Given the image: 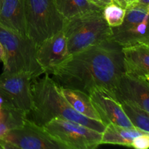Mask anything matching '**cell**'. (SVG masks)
Returning a JSON list of instances; mask_svg holds the SVG:
<instances>
[{
  "label": "cell",
  "mask_w": 149,
  "mask_h": 149,
  "mask_svg": "<svg viewBox=\"0 0 149 149\" xmlns=\"http://www.w3.org/2000/svg\"><path fill=\"white\" fill-rule=\"evenodd\" d=\"M132 147L137 149H148L149 147V133L141 134L134 138Z\"/></svg>",
  "instance_id": "44dd1931"
},
{
  "label": "cell",
  "mask_w": 149,
  "mask_h": 149,
  "mask_svg": "<svg viewBox=\"0 0 149 149\" xmlns=\"http://www.w3.org/2000/svg\"><path fill=\"white\" fill-rule=\"evenodd\" d=\"M1 0H0V7H1Z\"/></svg>",
  "instance_id": "4316f807"
},
{
  "label": "cell",
  "mask_w": 149,
  "mask_h": 149,
  "mask_svg": "<svg viewBox=\"0 0 149 149\" xmlns=\"http://www.w3.org/2000/svg\"><path fill=\"white\" fill-rule=\"evenodd\" d=\"M0 62L3 63V65L6 63V54L4 47L0 42Z\"/></svg>",
  "instance_id": "603a6c76"
},
{
  "label": "cell",
  "mask_w": 149,
  "mask_h": 149,
  "mask_svg": "<svg viewBox=\"0 0 149 149\" xmlns=\"http://www.w3.org/2000/svg\"><path fill=\"white\" fill-rule=\"evenodd\" d=\"M124 112L134 127L149 133V112L131 102H121Z\"/></svg>",
  "instance_id": "d6986e66"
},
{
  "label": "cell",
  "mask_w": 149,
  "mask_h": 149,
  "mask_svg": "<svg viewBox=\"0 0 149 149\" xmlns=\"http://www.w3.org/2000/svg\"><path fill=\"white\" fill-rule=\"evenodd\" d=\"M119 103L131 102L149 112V81L123 73L115 82L111 92Z\"/></svg>",
  "instance_id": "30bf717a"
},
{
  "label": "cell",
  "mask_w": 149,
  "mask_h": 149,
  "mask_svg": "<svg viewBox=\"0 0 149 149\" xmlns=\"http://www.w3.org/2000/svg\"><path fill=\"white\" fill-rule=\"evenodd\" d=\"M69 55L66 39L63 30L44 40L36 48V61L45 74H50L54 68Z\"/></svg>",
  "instance_id": "8fae6325"
},
{
  "label": "cell",
  "mask_w": 149,
  "mask_h": 149,
  "mask_svg": "<svg viewBox=\"0 0 149 149\" xmlns=\"http://www.w3.org/2000/svg\"><path fill=\"white\" fill-rule=\"evenodd\" d=\"M144 132L135 127H125L109 124L106 125L104 131L102 132L101 144L132 147L134 138Z\"/></svg>",
  "instance_id": "2e32d148"
},
{
  "label": "cell",
  "mask_w": 149,
  "mask_h": 149,
  "mask_svg": "<svg viewBox=\"0 0 149 149\" xmlns=\"http://www.w3.org/2000/svg\"><path fill=\"white\" fill-rule=\"evenodd\" d=\"M122 49L113 39L90 47L70 55L50 74L60 87L87 95L102 89L111 95L116 79L125 73Z\"/></svg>",
  "instance_id": "6da1fadb"
},
{
  "label": "cell",
  "mask_w": 149,
  "mask_h": 149,
  "mask_svg": "<svg viewBox=\"0 0 149 149\" xmlns=\"http://www.w3.org/2000/svg\"><path fill=\"white\" fill-rule=\"evenodd\" d=\"M0 42L6 54L4 71L27 72L38 78L45 74L37 63L36 46L28 36H23L0 24Z\"/></svg>",
  "instance_id": "277c9868"
},
{
  "label": "cell",
  "mask_w": 149,
  "mask_h": 149,
  "mask_svg": "<svg viewBox=\"0 0 149 149\" xmlns=\"http://www.w3.org/2000/svg\"><path fill=\"white\" fill-rule=\"evenodd\" d=\"M125 72L149 81V45L122 47Z\"/></svg>",
  "instance_id": "4fadbf2b"
},
{
  "label": "cell",
  "mask_w": 149,
  "mask_h": 149,
  "mask_svg": "<svg viewBox=\"0 0 149 149\" xmlns=\"http://www.w3.org/2000/svg\"><path fill=\"white\" fill-rule=\"evenodd\" d=\"M89 96L100 120L106 126L113 124L125 127H134L120 103L107 91L102 89H93Z\"/></svg>",
  "instance_id": "7c38bea8"
},
{
  "label": "cell",
  "mask_w": 149,
  "mask_h": 149,
  "mask_svg": "<svg viewBox=\"0 0 149 149\" xmlns=\"http://www.w3.org/2000/svg\"><path fill=\"white\" fill-rule=\"evenodd\" d=\"M3 149H67L54 139L43 127L36 125L27 119L23 124L11 130L0 140Z\"/></svg>",
  "instance_id": "ba28073f"
},
{
  "label": "cell",
  "mask_w": 149,
  "mask_h": 149,
  "mask_svg": "<svg viewBox=\"0 0 149 149\" xmlns=\"http://www.w3.org/2000/svg\"><path fill=\"white\" fill-rule=\"evenodd\" d=\"M124 3H125V8H126L127 6L131 5V4H133L135 3H137V0H123Z\"/></svg>",
  "instance_id": "cb8c5ba5"
},
{
  "label": "cell",
  "mask_w": 149,
  "mask_h": 149,
  "mask_svg": "<svg viewBox=\"0 0 149 149\" xmlns=\"http://www.w3.org/2000/svg\"><path fill=\"white\" fill-rule=\"evenodd\" d=\"M90 1L93 4H95L96 6H97L99 7H101V8H103V7H105L106 5L112 2V0H90Z\"/></svg>",
  "instance_id": "7402d4cb"
},
{
  "label": "cell",
  "mask_w": 149,
  "mask_h": 149,
  "mask_svg": "<svg viewBox=\"0 0 149 149\" xmlns=\"http://www.w3.org/2000/svg\"><path fill=\"white\" fill-rule=\"evenodd\" d=\"M112 1L114 3H116V4H119V6H121V7H122L123 8L125 9V3H124L123 0H112Z\"/></svg>",
  "instance_id": "484cf974"
},
{
  "label": "cell",
  "mask_w": 149,
  "mask_h": 149,
  "mask_svg": "<svg viewBox=\"0 0 149 149\" xmlns=\"http://www.w3.org/2000/svg\"><path fill=\"white\" fill-rule=\"evenodd\" d=\"M43 128L67 149H93L101 144V132L62 118L52 119Z\"/></svg>",
  "instance_id": "8992f818"
},
{
  "label": "cell",
  "mask_w": 149,
  "mask_h": 149,
  "mask_svg": "<svg viewBox=\"0 0 149 149\" xmlns=\"http://www.w3.org/2000/svg\"><path fill=\"white\" fill-rule=\"evenodd\" d=\"M0 24L26 36L25 0H1Z\"/></svg>",
  "instance_id": "5bb4252c"
},
{
  "label": "cell",
  "mask_w": 149,
  "mask_h": 149,
  "mask_svg": "<svg viewBox=\"0 0 149 149\" xmlns=\"http://www.w3.org/2000/svg\"><path fill=\"white\" fill-rule=\"evenodd\" d=\"M31 110L29 119L40 127L55 118H62L81 124L84 126L103 132L106 125L100 121L90 119L76 111L61 93L60 86L45 73L42 79L32 80Z\"/></svg>",
  "instance_id": "7a4b0ae2"
},
{
  "label": "cell",
  "mask_w": 149,
  "mask_h": 149,
  "mask_svg": "<svg viewBox=\"0 0 149 149\" xmlns=\"http://www.w3.org/2000/svg\"><path fill=\"white\" fill-rule=\"evenodd\" d=\"M57 10L65 19L102 9L90 0H54Z\"/></svg>",
  "instance_id": "ac0fdd59"
},
{
  "label": "cell",
  "mask_w": 149,
  "mask_h": 149,
  "mask_svg": "<svg viewBox=\"0 0 149 149\" xmlns=\"http://www.w3.org/2000/svg\"><path fill=\"white\" fill-rule=\"evenodd\" d=\"M125 14V9L114 2H111L103 7V15L111 28L117 27L122 24Z\"/></svg>",
  "instance_id": "ffe728a7"
},
{
  "label": "cell",
  "mask_w": 149,
  "mask_h": 149,
  "mask_svg": "<svg viewBox=\"0 0 149 149\" xmlns=\"http://www.w3.org/2000/svg\"><path fill=\"white\" fill-rule=\"evenodd\" d=\"M60 88L63 97L76 111L87 118L101 122L89 95L74 89L62 87H60Z\"/></svg>",
  "instance_id": "9a60e30c"
},
{
  "label": "cell",
  "mask_w": 149,
  "mask_h": 149,
  "mask_svg": "<svg viewBox=\"0 0 149 149\" xmlns=\"http://www.w3.org/2000/svg\"><path fill=\"white\" fill-rule=\"evenodd\" d=\"M26 36L36 47L48 37L63 30L66 19L54 0H25Z\"/></svg>",
  "instance_id": "5b68a950"
},
{
  "label": "cell",
  "mask_w": 149,
  "mask_h": 149,
  "mask_svg": "<svg viewBox=\"0 0 149 149\" xmlns=\"http://www.w3.org/2000/svg\"><path fill=\"white\" fill-rule=\"evenodd\" d=\"M137 3L141 5L149 7V0H137Z\"/></svg>",
  "instance_id": "d4e9b609"
},
{
  "label": "cell",
  "mask_w": 149,
  "mask_h": 149,
  "mask_svg": "<svg viewBox=\"0 0 149 149\" xmlns=\"http://www.w3.org/2000/svg\"><path fill=\"white\" fill-rule=\"evenodd\" d=\"M27 115L0 97V140L11 130L23 124Z\"/></svg>",
  "instance_id": "e0dca14e"
},
{
  "label": "cell",
  "mask_w": 149,
  "mask_h": 149,
  "mask_svg": "<svg viewBox=\"0 0 149 149\" xmlns=\"http://www.w3.org/2000/svg\"><path fill=\"white\" fill-rule=\"evenodd\" d=\"M149 7L138 3L127 6L122 24L111 28L112 39L121 47L149 45Z\"/></svg>",
  "instance_id": "52a82bcc"
},
{
  "label": "cell",
  "mask_w": 149,
  "mask_h": 149,
  "mask_svg": "<svg viewBox=\"0 0 149 149\" xmlns=\"http://www.w3.org/2000/svg\"><path fill=\"white\" fill-rule=\"evenodd\" d=\"M63 31L70 55L113 39L103 8L66 19Z\"/></svg>",
  "instance_id": "3957f363"
},
{
  "label": "cell",
  "mask_w": 149,
  "mask_h": 149,
  "mask_svg": "<svg viewBox=\"0 0 149 149\" xmlns=\"http://www.w3.org/2000/svg\"><path fill=\"white\" fill-rule=\"evenodd\" d=\"M27 72H7L0 74V97L28 116L33 104L31 82Z\"/></svg>",
  "instance_id": "9c48e42d"
}]
</instances>
